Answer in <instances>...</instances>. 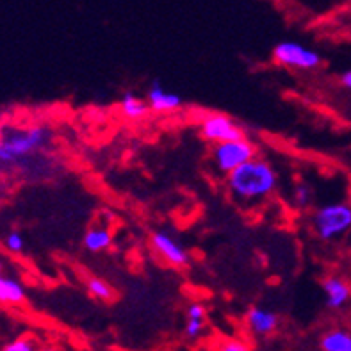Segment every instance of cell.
<instances>
[{
  "label": "cell",
  "instance_id": "6da1fadb",
  "mask_svg": "<svg viewBox=\"0 0 351 351\" xmlns=\"http://www.w3.org/2000/svg\"><path fill=\"white\" fill-rule=\"evenodd\" d=\"M230 196L241 205L266 202L278 189V173L266 159L255 156L225 177Z\"/></svg>",
  "mask_w": 351,
  "mask_h": 351
},
{
  "label": "cell",
  "instance_id": "7a4b0ae2",
  "mask_svg": "<svg viewBox=\"0 0 351 351\" xmlns=\"http://www.w3.org/2000/svg\"><path fill=\"white\" fill-rule=\"evenodd\" d=\"M312 230L325 243L346 236L351 230V204L348 202H330L319 205L311 218Z\"/></svg>",
  "mask_w": 351,
  "mask_h": 351
},
{
  "label": "cell",
  "instance_id": "3957f363",
  "mask_svg": "<svg viewBox=\"0 0 351 351\" xmlns=\"http://www.w3.org/2000/svg\"><path fill=\"white\" fill-rule=\"evenodd\" d=\"M50 139V130L45 127H31L8 134L0 139V162H14L20 157L31 156L32 152L43 148Z\"/></svg>",
  "mask_w": 351,
  "mask_h": 351
},
{
  "label": "cell",
  "instance_id": "277c9868",
  "mask_svg": "<svg viewBox=\"0 0 351 351\" xmlns=\"http://www.w3.org/2000/svg\"><path fill=\"white\" fill-rule=\"evenodd\" d=\"M255 156H257V148L246 138L216 143L210 150V160H213L214 168L219 175H225V177L236 168H239L241 165L254 159Z\"/></svg>",
  "mask_w": 351,
  "mask_h": 351
},
{
  "label": "cell",
  "instance_id": "5b68a950",
  "mask_svg": "<svg viewBox=\"0 0 351 351\" xmlns=\"http://www.w3.org/2000/svg\"><path fill=\"white\" fill-rule=\"evenodd\" d=\"M273 59L284 68H293L300 71H312L321 66V53L300 41H280L273 47Z\"/></svg>",
  "mask_w": 351,
  "mask_h": 351
},
{
  "label": "cell",
  "instance_id": "8992f818",
  "mask_svg": "<svg viewBox=\"0 0 351 351\" xmlns=\"http://www.w3.org/2000/svg\"><path fill=\"white\" fill-rule=\"evenodd\" d=\"M200 134L205 141L223 143V141H234V139L245 138V130L241 129L236 121L228 118L227 114H205L200 120Z\"/></svg>",
  "mask_w": 351,
  "mask_h": 351
},
{
  "label": "cell",
  "instance_id": "52a82bcc",
  "mask_svg": "<svg viewBox=\"0 0 351 351\" xmlns=\"http://www.w3.org/2000/svg\"><path fill=\"white\" fill-rule=\"evenodd\" d=\"M150 246L160 258H165L169 266L186 267L191 261V255H189L182 241L173 234H169L168 230L152 232Z\"/></svg>",
  "mask_w": 351,
  "mask_h": 351
},
{
  "label": "cell",
  "instance_id": "ba28073f",
  "mask_svg": "<svg viewBox=\"0 0 351 351\" xmlns=\"http://www.w3.org/2000/svg\"><path fill=\"white\" fill-rule=\"evenodd\" d=\"M147 102L154 112H175L184 106V98L166 88L160 80H154L148 86Z\"/></svg>",
  "mask_w": 351,
  "mask_h": 351
},
{
  "label": "cell",
  "instance_id": "9c48e42d",
  "mask_svg": "<svg viewBox=\"0 0 351 351\" xmlns=\"http://www.w3.org/2000/svg\"><path fill=\"white\" fill-rule=\"evenodd\" d=\"M323 294H325L326 307L332 311L346 307L351 300V285L341 276H328L321 284Z\"/></svg>",
  "mask_w": 351,
  "mask_h": 351
},
{
  "label": "cell",
  "instance_id": "30bf717a",
  "mask_svg": "<svg viewBox=\"0 0 351 351\" xmlns=\"http://www.w3.org/2000/svg\"><path fill=\"white\" fill-rule=\"evenodd\" d=\"M246 326L254 335H269L278 326V316L269 308L252 307L246 314Z\"/></svg>",
  "mask_w": 351,
  "mask_h": 351
},
{
  "label": "cell",
  "instance_id": "8fae6325",
  "mask_svg": "<svg viewBox=\"0 0 351 351\" xmlns=\"http://www.w3.org/2000/svg\"><path fill=\"white\" fill-rule=\"evenodd\" d=\"M120 112L125 120L129 121H141L145 120L148 114H150V106H148L147 98H141L139 95H136L134 91H125L120 97Z\"/></svg>",
  "mask_w": 351,
  "mask_h": 351
},
{
  "label": "cell",
  "instance_id": "7c38bea8",
  "mask_svg": "<svg viewBox=\"0 0 351 351\" xmlns=\"http://www.w3.org/2000/svg\"><path fill=\"white\" fill-rule=\"evenodd\" d=\"M205 325H207V308L205 305H202L200 302L191 303L186 311V326H184V332H186L187 339H198L204 335Z\"/></svg>",
  "mask_w": 351,
  "mask_h": 351
},
{
  "label": "cell",
  "instance_id": "4fadbf2b",
  "mask_svg": "<svg viewBox=\"0 0 351 351\" xmlns=\"http://www.w3.org/2000/svg\"><path fill=\"white\" fill-rule=\"evenodd\" d=\"M84 248L91 254H100L111 248L112 232L107 227H91L84 234Z\"/></svg>",
  "mask_w": 351,
  "mask_h": 351
},
{
  "label": "cell",
  "instance_id": "5bb4252c",
  "mask_svg": "<svg viewBox=\"0 0 351 351\" xmlns=\"http://www.w3.org/2000/svg\"><path fill=\"white\" fill-rule=\"evenodd\" d=\"M25 300V287L16 278L0 275V303L5 305H18Z\"/></svg>",
  "mask_w": 351,
  "mask_h": 351
},
{
  "label": "cell",
  "instance_id": "9a60e30c",
  "mask_svg": "<svg viewBox=\"0 0 351 351\" xmlns=\"http://www.w3.org/2000/svg\"><path fill=\"white\" fill-rule=\"evenodd\" d=\"M321 350L323 351H351V334L348 330H330L321 337Z\"/></svg>",
  "mask_w": 351,
  "mask_h": 351
},
{
  "label": "cell",
  "instance_id": "2e32d148",
  "mask_svg": "<svg viewBox=\"0 0 351 351\" xmlns=\"http://www.w3.org/2000/svg\"><path fill=\"white\" fill-rule=\"evenodd\" d=\"M86 289H88V293L93 298L100 300V302H109V300L114 298V289L111 287V284L104 280V278H100V276H91V278H88Z\"/></svg>",
  "mask_w": 351,
  "mask_h": 351
},
{
  "label": "cell",
  "instance_id": "e0dca14e",
  "mask_svg": "<svg viewBox=\"0 0 351 351\" xmlns=\"http://www.w3.org/2000/svg\"><path fill=\"white\" fill-rule=\"evenodd\" d=\"M291 200H293L294 207H298V209H307V207H311L312 202H314V189H312L307 182H298L294 186Z\"/></svg>",
  "mask_w": 351,
  "mask_h": 351
},
{
  "label": "cell",
  "instance_id": "ac0fdd59",
  "mask_svg": "<svg viewBox=\"0 0 351 351\" xmlns=\"http://www.w3.org/2000/svg\"><path fill=\"white\" fill-rule=\"evenodd\" d=\"M0 351H40V348H38L34 339L18 337L14 341H11V343L5 344Z\"/></svg>",
  "mask_w": 351,
  "mask_h": 351
},
{
  "label": "cell",
  "instance_id": "d6986e66",
  "mask_svg": "<svg viewBox=\"0 0 351 351\" xmlns=\"http://www.w3.org/2000/svg\"><path fill=\"white\" fill-rule=\"evenodd\" d=\"M4 246L9 252H13V254H20V252H23V248H25V241H23L22 234H18V232H9L4 239Z\"/></svg>",
  "mask_w": 351,
  "mask_h": 351
},
{
  "label": "cell",
  "instance_id": "ffe728a7",
  "mask_svg": "<svg viewBox=\"0 0 351 351\" xmlns=\"http://www.w3.org/2000/svg\"><path fill=\"white\" fill-rule=\"evenodd\" d=\"M216 351H252L248 344L241 339H225L216 346Z\"/></svg>",
  "mask_w": 351,
  "mask_h": 351
},
{
  "label": "cell",
  "instance_id": "44dd1931",
  "mask_svg": "<svg viewBox=\"0 0 351 351\" xmlns=\"http://www.w3.org/2000/svg\"><path fill=\"white\" fill-rule=\"evenodd\" d=\"M341 84H343L344 89H348L351 93V68L341 73Z\"/></svg>",
  "mask_w": 351,
  "mask_h": 351
},
{
  "label": "cell",
  "instance_id": "7402d4cb",
  "mask_svg": "<svg viewBox=\"0 0 351 351\" xmlns=\"http://www.w3.org/2000/svg\"><path fill=\"white\" fill-rule=\"evenodd\" d=\"M0 275H2V263H0Z\"/></svg>",
  "mask_w": 351,
  "mask_h": 351
}]
</instances>
